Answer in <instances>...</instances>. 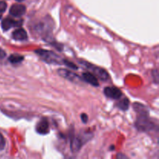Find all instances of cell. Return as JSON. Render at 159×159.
<instances>
[{
  "label": "cell",
  "mask_w": 159,
  "mask_h": 159,
  "mask_svg": "<svg viewBox=\"0 0 159 159\" xmlns=\"http://www.w3.org/2000/svg\"><path fill=\"white\" fill-rule=\"evenodd\" d=\"M35 53L40 57V58L43 61L48 64H54V65H60L63 64V59L51 51H47V50L38 49L36 50Z\"/></svg>",
  "instance_id": "cell-1"
},
{
  "label": "cell",
  "mask_w": 159,
  "mask_h": 159,
  "mask_svg": "<svg viewBox=\"0 0 159 159\" xmlns=\"http://www.w3.org/2000/svg\"><path fill=\"white\" fill-rule=\"evenodd\" d=\"M136 127L141 131H150L153 130L155 124L152 120L148 117V113H138V119L136 121Z\"/></svg>",
  "instance_id": "cell-2"
},
{
  "label": "cell",
  "mask_w": 159,
  "mask_h": 159,
  "mask_svg": "<svg viewBox=\"0 0 159 159\" xmlns=\"http://www.w3.org/2000/svg\"><path fill=\"white\" fill-rule=\"evenodd\" d=\"M80 63L82 65H84L85 68L89 69L93 72V74L95 76H97L98 79H100V80L106 82V81H108L110 79V75L107 73V71L105 69H103V68H100V67L95 66V65H91V64H89L87 61H81Z\"/></svg>",
  "instance_id": "cell-3"
},
{
  "label": "cell",
  "mask_w": 159,
  "mask_h": 159,
  "mask_svg": "<svg viewBox=\"0 0 159 159\" xmlns=\"http://www.w3.org/2000/svg\"><path fill=\"white\" fill-rule=\"evenodd\" d=\"M57 73H58V75L60 76H61V77L65 78V79H68V80L71 81L72 82H79L81 80L79 75H77L75 73L71 72V71H68L67 69L61 68V69L57 70Z\"/></svg>",
  "instance_id": "cell-4"
},
{
  "label": "cell",
  "mask_w": 159,
  "mask_h": 159,
  "mask_svg": "<svg viewBox=\"0 0 159 159\" xmlns=\"http://www.w3.org/2000/svg\"><path fill=\"white\" fill-rule=\"evenodd\" d=\"M26 6L23 4H13L10 7L9 9V13L12 16L20 17L24 15L26 12Z\"/></svg>",
  "instance_id": "cell-5"
},
{
  "label": "cell",
  "mask_w": 159,
  "mask_h": 159,
  "mask_svg": "<svg viewBox=\"0 0 159 159\" xmlns=\"http://www.w3.org/2000/svg\"><path fill=\"white\" fill-rule=\"evenodd\" d=\"M104 94L107 97L113 99H118L122 96V93L116 87H106L104 89Z\"/></svg>",
  "instance_id": "cell-6"
},
{
  "label": "cell",
  "mask_w": 159,
  "mask_h": 159,
  "mask_svg": "<svg viewBox=\"0 0 159 159\" xmlns=\"http://www.w3.org/2000/svg\"><path fill=\"white\" fill-rule=\"evenodd\" d=\"M36 130L37 133L40 134L44 135L49 133V124H48V120L45 118L40 120L36 126Z\"/></svg>",
  "instance_id": "cell-7"
},
{
  "label": "cell",
  "mask_w": 159,
  "mask_h": 159,
  "mask_svg": "<svg viewBox=\"0 0 159 159\" xmlns=\"http://www.w3.org/2000/svg\"><path fill=\"white\" fill-rule=\"evenodd\" d=\"M22 24V21H16V20H14L12 18H6L4 20H2V28L3 30L7 31L9 30L10 28L14 27V26H20Z\"/></svg>",
  "instance_id": "cell-8"
},
{
  "label": "cell",
  "mask_w": 159,
  "mask_h": 159,
  "mask_svg": "<svg viewBox=\"0 0 159 159\" xmlns=\"http://www.w3.org/2000/svg\"><path fill=\"white\" fill-rule=\"evenodd\" d=\"M82 140L79 137H73L71 140V152L76 153L79 152L82 148Z\"/></svg>",
  "instance_id": "cell-9"
},
{
  "label": "cell",
  "mask_w": 159,
  "mask_h": 159,
  "mask_svg": "<svg viewBox=\"0 0 159 159\" xmlns=\"http://www.w3.org/2000/svg\"><path fill=\"white\" fill-rule=\"evenodd\" d=\"M82 79L88 83L91 84L93 86H99V82H98L97 78L93 73L84 72L82 74Z\"/></svg>",
  "instance_id": "cell-10"
},
{
  "label": "cell",
  "mask_w": 159,
  "mask_h": 159,
  "mask_svg": "<svg viewBox=\"0 0 159 159\" xmlns=\"http://www.w3.org/2000/svg\"><path fill=\"white\" fill-rule=\"evenodd\" d=\"M12 38L16 40H25L27 39V34L23 28L16 30L12 33Z\"/></svg>",
  "instance_id": "cell-11"
},
{
  "label": "cell",
  "mask_w": 159,
  "mask_h": 159,
  "mask_svg": "<svg viewBox=\"0 0 159 159\" xmlns=\"http://www.w3.org/2000/svg\"><path fill=\"white\" fill-rule=\"evenodd\" d=\"M48 23V22H44V23H39L37 26V30L41 34L48 32V30L51 29V27L49 26V23Z\"/></svg>",
  "instance_id": "cell-12"
},
{
  "label": "cell",
  "mask_w": 159,
  "mask_h": 159,
  "mask_svg": "<svg viewBox=\"0 0 159 159\" xmlns=\"http://www.w3.org/2000/svg\"><path fill=\"white\" fill-rule=\"evenodd\" d=\"M118 108L120 109L121 110H127L129 108V100L127 98H124L116 104Z\"/></svg>",
  "instance_id": "cell-13"
},
{
  "label": "cell",
  "mask_w": 159,
  "mask_h": 159,
  "mask_svg": "<svg viewBox=\"0 0 159 159\" xmlns=\"http://www.w3.org/2000/svg\"><path fill=\"white\" fill-rule=\"evenodd\" d=\"M23 60V57L20 54H13L12 55H10V57H9V61L12 64H17L21 62Z\"/></svg>",
  "instance_id": "cell-14"
},
{
  "label": "cell",
  "mask_w": 159,
  "mask_h": 159,
  "mask_svg": "<svg viewBox=\"0 0 159 159\" xmlns=\"http://www.w3.org/2000/svg\"><path fill=\"white\" fill-rule=\"evenodd\" d=\"M63 64H65L66 66L69 67V68H71V69L78 70V67L76 66L74 63H72V62L70 61L66 60V59H63Z\"/></svg>",
  "instance_id": "cell-15"
},
{
  "label": "cell",
  "mask_w": 159,
  "mask_h": 159,
  "mask_svg": "<svg viewBox=\"0 0 159 159\" xmlns=\"http://www.w3.org/2000/svg\"><path fill=\"white\" fill-rule=\"evenodd\" d=\"M152 76H153V79L155 80V82L156 84L158 83V79H159V75H158V69H155L152 71Z\"/></svg>",
  "instance_id": "cell-16"
},
{
  "label": "cell",
  "mask_w": 159,
  "mask_h": 159,
  "mask_svg": "<svg viewBox=\"0 0 159 159\" xmlns=\"http://www.w3.org/2000/svg\"><path fill=\"white\" fill-rule=\"evenodd\" d=\"M7 8V4L4 1H0V13H2L6 11Z\"/></svg>",
  "instance_id": "cell-17"
},
{
  "label": "cell",
  "mask_w": 159,
  "mask_h": 159,
  "mask_svg": "<svg viewBox=\"0 0 159 159\" xmlns=\"http://www.w3.org/2000/svg\"><path fill=\"white\" fill-rule=\"evenodd\" d=\"M5 146H6V141L2 135L0 133V150H3L5 148Z\"/></svg>",
  "instance_id": "cell-18"
},
{
  "label": "cell",
  "mask_w": 159,
  "mask_h": 159,
  "mask_svg": "<svg viewBox=\"0 0 159 159\" xmlns=\"http://www.w3.org/2000/svg\"><path fill=\"white\" fill-rule=\"evenodd\" d=\"M81 119H82V122H83L84 124H85V123H87V121H88V116H87L86 114H85V113H82V116H81Z\"/></svg>",
  "instance_id": "cell-19"
},
{
  "label": "cell",
  "mask_w": 159,
  "mask_h": 159,
  "mask_svg": "<svg viewBox=\"0 0 159 159\" xmlns=\"http://www.w3.org/2000/svg\"><path fill=\"white\" fill-rule=\"evenodd\" d=\"M6 56V52L0 48V58H3Z\"/></svg>",
  "instance_id": "cell-20"
},
{
  "label": "cell",
  "mask_w": 159,
  "mask_h": 159,
  "mask_svg": "<svg viewBox=\"0 0 159 159\" xmlns=\"http://www.w3.org/2000/svg\"><path fill=\"white\" fill-rule=\"evenodd\" d=\"M16 1H18V2H22V1H23V0H16Z\"/></svg>",
  "instance_id": "cell-21"
}]
</instances>
